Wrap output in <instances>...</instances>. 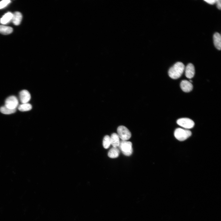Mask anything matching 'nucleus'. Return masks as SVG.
I'll return each instance as SVG.
<instances>
[{
    "mask_svg": "<svg viewBox=\"0 0 221 221\" xmlns=\"http://www.w3.org/2000/svg\"><path fill=\"white\" fill-rule=\"evenodd\" d=\"M118 147L122 153L125 156H130L132 153V144L129 141L122 140Z\"/></svg>",
    "mask_w": 221,
    "mask_h": 221,
    "instance_id": "obj_3",
    "label": "nucleus"
},
{
    "mask_svg": "<svg viewBox=\"0 0 221 221\" xmlns=\"http://www.w3.org/2000/svg\"><path fill=\"white\" fill-rule=\"evenodd\" d=\"M110 137L111 145L113 147H117L120 144V138L116 133H113Z\"/></svg>",
    "mask_w": 221,
    "mask_h": 221,
    "instance_id": "obj_11",
    "label": "nucleus"
},
{
    "mask_svg": "<svg viewBox=\"0 0 221 221\" xmlns=\"http://www.w3.org/2000/svg\"><path fill=\"white\" fill-rule=\"evenodd\" d=\"M18 104V101L16 97L11 96L8 97L6 100L5 106L9 109H16Z\"/></svg>",
    "mask_w": 221,
    "mask_h": 221,
    "instance_id": "obj_6",
    "label": "nucleus"
},
{
    "mask_svg": "<svg viewBox=\"0 0 221 221\" xmlns=\"http://www.w3.org/2000/svg\"><path fill=\"white\" fill-rule=\"evenodd\" d=\"M177 123L182 127L188 129L192 128L195 125L192 120L188 118L180 119L177 121Z\"/></svg>",
    "mask_w": 221,
    "mask_h": 221,
    "instance_id": "obj_5",
    "label": "nucleus"
},
{
    "mask_svg": "<svg viewBox=\"0 0 221 221\" xmlns=\"http://www.w3.org/2000/svg\"><path fill=\"white\" fill-rule=\"evenodd\" d=\"M20 98L22 103H27L31 99V94L28 90H23L20 93Z\"/></svg>",
    "mask_w": 221,
    "mask_h": 221,
    "instance_id": "obj_8",
    "label": "nucleus"
},
{
    "mask_svg": "<svg viewBox=\"0 0 221 221\" xmlns=\"http://www.w3.org/2000/svg\"><path fill=\"white\" fill-rule=\"evenodd\" d=\"M22 19L21 13L19 12H16L13 14L12 21L15 25H19L20 24Z\"/></svg>",
    "mask_w": 221,
    "mask_h": 221,
    "instance_id": "obj_10",
    "label": "nucleus"
},
{
    "mask_svg": "<svg viewBox=\"0 0 221 221\" xmlns=\"http://www.w3.org/2000/svg\"><path fill=\"white\" fill-rule=\"evenodd\" d=\"M221 1L220 0H216V3L217 4V8L219 10H220L221 8Z\"/></svg>",
    "mask_w": 221,
    "mask_h": 221,
    "instance_id": "obj_21",
    "label": "nucleus"
},
{
    "mask_svg": "<svg viewBox=\"0 0 221 221\" xmlns=\"http://www.w3.org/2000/svg\"><path fill=\"white\" fill-rule=\"evenodd\" d=\"M0 111L5 114H11L15 112L16 109H11L6 107L5 106H4L0 108Z\"/></svg>",
    "mask_w": 221,
    "mask_h": 221,
    "instance_id": "obj_17",
    "label": "nucleus"
},
{
    "mask_svg": "<svg viewBox=\"0 0 221 221\" xmlns=\"http://www.w3.org/2000/svg\"><path fill=\"white\" fill-rule=\"evenodd\" d=\"M32 109V105L28 103L20 105L18 107V109L21 112L29 111L31 110Z\"/></svg>",
    "mask_w": 221,
    "mask_h": 221,
    "instance_id": "obj_16",
    "label": "nucleus"
},
{
    "mask_svg": "<svg viewBox=\"0 0 221 221\" xmlns=\"http://www.w3.org/2000/svg\"><path fill=\"white\" fill-rule=\"evenodd\" d=\"M118 135L122 140L127 141L131 137V134L129 130L125 127L120 126L117 129Z\"/></svg>",
    "mask_w": 221,
    "mask_h": 221,
    "instance_id": "obj_4",
    "label": "nucleus"
},
{
    "mask_svg": "<svg viewBox=\"0 0 221 221\" xmlns=\"http://www.w3.org/2000/svg\"><path fill=\"white\" fill-rule=\"evenodd\" d=\"M185 69V66L184 64L178 62L170 68L168 71L169 75L173 79H178L181 76Z\"/></svg>",
    "mask_w": 221,
    "mask_h": 221,
    "instance_id": "obj_1",
    "label": "nucleus"
},
{
    "mask_svg": "<svg viewBox=\"0 0 221 221\" xmlns=\"http://www.w3.org/2000/svg\"><path fill=\"white\" fill-rule=\"evenodd\" d=\"M185 75L188 78L191 79L195 75V69L194 66L191 63L189 64L185 68Z\"/></svg>",
    "mask_w": 221,
    "mask_h": 221,
    "instance_id": "obj_7",
    "label": "nucleus"
},
{
    "mask_svg": "<svg viewBox=\"0 0 221 221\" xmlns=\"http://www.w3.org/2000/svg\"><path fill=\"white\" fill-rule=\"evenodd\" d=\"M13 14L10 12L5 14L1 19V23L3 24H6L12 21Z\"/></svg>",
    "mask_w": 221,
    "mask_h": 221,
    "instance_id": "obj_13",
    "label": "nucleus"
},
{
    "mask_svg": "<svg viewBox=\"0 0 221 221\" xmlns=\"http://www.w3.org/2000/svg\"><path fill=\"white\" fill-rule=\"evenodd\" d=\"M204 1L207 3L211 5H213L215 4L216 2V0H205Z\"/></svg>",
    "mask_w": 221,
    "mask_h": 221,
    "instance_id": "obj_20",
    "label": "nucleus"
},
{
    "mask_svg": "<svg viewBox=\"0 0 221 221\" xmlns=\"http://www.w3.org/2000/svg\"><path fill=\"white\" fill-rule=\"evenodd\" d=\"M214 41L215 47L219 50L221 49V37L218 33H215L214 35Z\"/></svg>",
    "mask_w": 221,
    "mask_h": 221,
    "instance_id": "obj_12",
    "label": "nucleus"
},
{
    "mask_svg": "<svg viewBox=\"0 0 221 221\" xmlns=\"http://www.w3.org/2000/svg\"><path fill=\"white\" fill-rule=\"evenodd\" d=\"M103 144L104 148L107 149L109 148L111 145L110 137L109 136H106L104 137L103 140Z\"/></svg>",
    "mask_w": 221,
    "mask_h": 221,
    "instance_id": "obj_18",
    "label": "nucleus"
},
{
    "mask_svg": "<svg viewBox=\"0 0 221 221\" xmlns=\"http://www.w3.org/2000/svg\"><path fill=\"white\" fill-rule=\"evenodd\" d=\"M120 153L119 149L117 147H113L109 150L108 155L110 158H116L119 156Z\"/></svg>",
    "mask_w": 221,
    "mask_h": 221,
    "instance_id": "obj_14",
    "label": "nucleus"
},
{
    "mask_svg": "<svg viewBox=\"0 0 221 221\" xmlns=\"http://www.w3.org/2000/svg\"><path fill=\"white\" fill-rule=\"evenodd\" d=\"M191 135L192 133L190 131L181 128L176 129L174 133L175 137L180 141H183L187 139Z\"/></svg>",
    "mask_w": 221,
    "mask_h": 221,
    "instance_id": "obj_2",
    "label": "nucleus"
},
{
    "mask_svg": "<svg viewBox=\"0 0 221 221\" xmlns=\"http://www.w3.org/2000/svg\"><path fill=\"white\" fill-rule=\"evenodd\" d=\"M180 87L183 91L185 92L188 93L192 90L193 85L189 81L185 80L181 82Z\"/></svg>",
    "mask_w": 221,
    "mask_h": 221,
    "instance_id": "obj_9",
    "label": "nucleus"
},
{
    "mask_svg": "<svg viewBox=\"0 0 221 221\" xmlns=\"http://www.w3.org/2000/svg\"><path fill=\"white\" fill-rule=\"evenodd\" d=\"M13 28L10 26L0 25V33L4 35H7L12 33Z\"/></svg>",
    "mask_w": 221,
    "mask_h": 221,
    "instance_id": "obj_15",
    "label": "nucleus"
},
{
    "mask_svg": "<svg viewBox=\"0 0 221 221\" xmlns=\"http://www.w3.org/2000/svg\"><path fill=\"white\" fill-rule=\"evenodd\" d=\"M11 2L9 0H4L0 2V9L5 7Z\"/></svg>",
    "mask_w": 221,
    "mask_h": 221,
    "instance_id": "obj_19",
    "label": "nucleus"
}]
</instances>
